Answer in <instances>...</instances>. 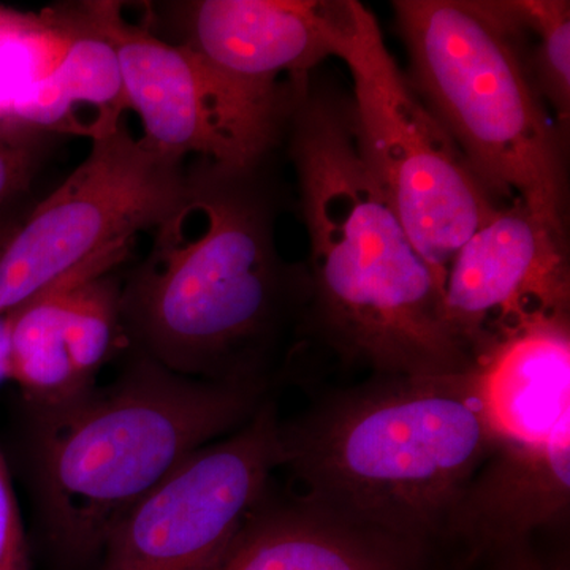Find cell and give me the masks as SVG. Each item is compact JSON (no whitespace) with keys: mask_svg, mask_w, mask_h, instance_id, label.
<instances>
[{"mask_svg":"<svg viewBox=\"0 0 570 570\" xmlns=\"http://www.w3.org/2000/svg\"><path fill=\"white\" fill-rule=\"evenodd\" d=\"M69 40L55 69L18 102L11 122L43 132L108 137L129 110L110 41L89 28L77 7H59Z\"/></svg>","mask_w":570,"mask_h":570,"instance_id":"5bb4252c","label":"cell"},{"mask_svg":"<svg viewBox=\"0 0 570 570\" xmlns=\"http://www.w3.org/2000/svg\"><path fill=\"white\" fill-rule=\"evenodd\" d=\"M570 510V428L538 442H498L472 479L452 527L475 561L564 524Z\"/></svg>","mask_w":570,"mask_h":570,"instance_id":"4fadbf2b","label":"cell"},{"mask_svg":"<svg viewBox=\"0 0 570 570\" xmlns=\"http://www.w3.org/2000/svg\"><path fill=\"white\" fill-rule=\"evenodd\" d=\"M269 387L181 376L141 354L104 389L32 412L45 530L69 557L102 550L130 509L197 450L234 433Z\"/></svg>","mask_w":570,"mask_h":570,"instance_id":"277c9868","label":"cell"},{"mask_svg":"<svg viewBox=\"0 0 570 570\" xmlns=\"http://www.w3.org/2000/svg\"><path fill=\"white\" fill-rule=\"evenodd\" d=\"M129 247L97 255L9 314L10 381L32 412L55 411L91 392L75 373L63 340L67 299L85 277L118 268Z\"/></svg>","mask_w":570,"mask_h":570,"instance_id":"9a60e30c","label":"cell"},{"mask_svg":"<svg viewBox=\"0 0 570 570\" xmlns=\"http://www.w3.org/2000/svg\"><path fill=\"white\" fill-rule=\"evenodd\" d=\"M116 269L85 277L67 299L63 340L75 373L88 389L96 387L97 374L112 356L129 348L121 317L122 279Z\"/></svg>","mask_w":570,"mask_h":570,"instance_id":"2e32d148","label":"cell"},{"mask_svg":"<svg viewBox=\"0 0 570 570\" xmlns=\"http://www.w3.org/2000/svg\"><path fill=\"white\" fill-rule=\"evenodd\" d=\"M186 186L184 160L153 151L126 122L92 141L69 178L24 216H0V314L67 273L154 230Z\"/></svg>","mask_w":570,"mask_h":570,"instance_id":"52a82bcc","label":"cell"},{"mask_svg":"<svg viewBox=\"0 0 570 570\" xmlns=\"http://www.w3.org/2000/svg\"><path fill=\"white\" fill-rule=\"evenodd\" d=\"M309 238L302 336L371 376L461 373L471 352L445 317L444 291L367 167L351 99L295 82L287 127Z\"/></svg>","mask_w":570,"mask_h":570,"instance_id":"7a4b0ae2","label":"cell"},{"mask_svg":"<svg viewBox=\"0 0 570 570\" xmlns=\"http://www.w3.org/2000/svg\"><path fill=\"white\" fill-rule=\"evenodd\" d=\"M58 135L0 124V216L28 193L56 145Z\"/></svg>","mask_w":570,"mask_h":570,"instance_id":"d6986e66","label":"cell"},{"mask_svg":"<svg viewBox=\"0 0 570 570\" xmlns=\"http://www.w3.org/2000/svg\"><path fill=\"white\" fill-rule=\"evenodd\" d=\"M261 167L197 157L181 202L122 279L127 346L181 376L272 389L276 360L302 336L309 276L276 243Z\"/></svg>","mask_w":570,"mask_h":570,"instance_id":"6da1fadb","label":"cell"},{"mask_svg":"<svg viewBox=\"0 0 570 570\" xmlns=\"http://www.w3.org/2000/svg\"><path fill=\"white\" fill-rule=\"evenodd\" d=\"M409 82L494 202L566 234L561 127L532 81L504 0H395Z\"/></svg>","mask_w":570,"mask_h":570,"instance_id":"5b68a950","label":"cell"},{"mask_svg":"<svg viewBox=\"0 0 570 570\" xmlns=\"http://www.w3.org/2000/svg\"><path fill=\"white\" fill-rule=\"evenodd\" d=\"M22 17H24V13H21V11L7 9V7H0V31L17 24V22L20 21Z\"/></svg>","mask_w":570,"mask_h":570,"instance_id":"603a6c76","label":"cell"},{"mask_svg":"<svg viewBox=\"0 0 570 570\" xmlns=\"http://www.w3.org/2000/svg\"><path fill=\"white\" fill-rule=\"evenodd\" d=\"M493 445L469 366L445 376H371L281 422L279 469L318 508L434 551L450 543Z\"/></svg>","mask_w":570,"mask_h":570,"instance_id":"3957f363","label":"cell"},{"mask_svg":"<svg viewBox=\"0 0 570 570\" xmlns=\"http://www.w3.org/2000/svg\"><path fill=\"white\" fill-rule=\"evenodd\" d=\"M519 26L524 58L539 96L558 126L570 118V3L568 0H504Z\"/></svg>","mask_w":570,"mask_h":570,"instance_id":"e0dca14e","label":"cell"},{"mask_svg":"<svg viewBox=\"0 0 570 570\" xmlns=\"http://www.w3.org/2000/svg\"><path fill=\"white\" fill-rule=\"evenodd\" d=\"M0 570H31L20 505H18L2 449H0Z\"/></svg>","mask_w":570,"mask_h":570,"instance_id":"ffe728a7","label":"cell"},{"mask_svg":"<svg viewBox=\"0 0 570 570\" xmlns=\"http://www.w3.org/2000/svg\"><path fill=\"white\" fill-rule=\"evenodd\" d=\"M69 28L59 7L28 14L0 31V124H13L14 108L61 59Z\"/></svg>","mask_w":570,"mask_h":570,"instance_id":"ac0fdd59","label":"cell"},{"mask_svg":"<svg viewBox=\"0 0 570 570\" xmlns=\"http://www.w3.org/2000/svg\"><path fill=\"white\" fill-rule=\"evenodd\" d=\"M10 381L9 314H0V387Z\"/></svg>","mask_w":570,"mask_h":570,"instance_id":"7402d4cb","label":"cell"},{"mask_svg":"<svg viewBox=\"0 0 570 570\" xmlns=\"http://www.w3.org/2000/svg\"><path fill=\"white\" fill-rule=\"evenodd\" d=\"M146 10L154 33L264 104L287 102L292 81L311 77L325 59L344 61L367 11L356 0H183Z\"/></svg>","mask_w":570,"mask_h":570,"instance_id":"9c48e42d","label":"cell"},{"mask_svg":"<svg viewBox=\"0 0 570 570\" xmlns=\"http://www.w3.org/2000/svg\"><path fill=\"white\" fill-rule=\"evenodd\" d=\"M444 307L469 352L499 318L532 309L570 313L566 234L524 206L499 208L453 257Z\"/></svg>","mask_w":570,"mask_h":570,"instance_id":"8fae6325","label":"cell"},{"mask_svg":"<svg viewBox=\"0 0 570 570\" xmlns=\"http://www.w3.org/2000/svg\"><path fill=\"white\" fill-rule=\"evenodd\" d=\"M431 553L298 494L268 493L212 570H431Z\"/></svg>","mask_w":570,"mask_h":570,"instance_id":"7c38bea8","label":"cell"},{"mask_svg":"<svg viewBox=\"0 0 570 570\" xmlns=\"http://www.w3.org/2000/svg\"><path fill=\"white\" fill-rule=\"evenodd\" d=\"M483 558L493 561V570H557L540 560L539 554L532 550L531 540L491 551Z\"/></svg>","mask_w":570,"mask_h":570,"instance_id":"44dd1931","label":"cell"},{"mask_svg":"<svg viewBox=\"0 0 570 570\" xmlns=\"http://www.w3.org/2000/svg\"><path fill=\"white\" fill-rule=\"evenodd\" d=\"M82 21L110 41L121 69L129 110L153 151L195 156L236 168L264 164L272 145L214 88L193 52L146 24L124 18L118 2L77 3Z\"/></svg>","mask_w":570,"mask_h":570,"instance_id":"30bf717a","label":"cell"},{"mask_svg":"<svg viewBox=\"0 0 570 570\" xmlns=\"http://www.w3.org/2000/svg\"><path fill=\"white\" fill-rule=\"evenodd\" d=\"M343 62L363 157L444 291L453 257L499 206L397 67L370 10Z\"/></svg>","mask_w":570,"mask_h":570,"instance_id":"8992f818","label":"cell"},{"mask_svg":"<svg viewBox=\"0 0 570 570\" xmlns=\"http://www.w3.org/2000/svg\"><path fill=\"white\" fill-rule=\"evenodd\" d=\"M272 397L234 433L184 461L105 540L100 570H212L281 466Z\"/></svg>","mask_w":570,"mask_h":570,"instance_id":"ba28073f","label":"cell"}]
</instances>
